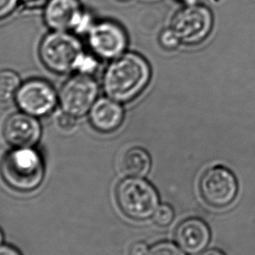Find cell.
<instances>
[{
  "label": "cell",
  "instance_id": "ac0fdd59",
  "mask_svg": "<svg viewBox=\"0 0 255 255\" xmlns=\"http://www.w3.org/2000/svg\"><path fill=\"white\" fill-rule=\"evenodd\" d=\"M175 213L171 206L163 204L162 206H158V208L154 214V220L157 226L159 227H168L173 221Z\"/></svg>",
  "mask_w": 255,
  "mask_h": 255
},
{
  "label": "cell",
  "instance_id": "d6986e66",
  "mask_svg": "<svg viewBox=\"0 0 255 255\" xmlns=\"http://www.w3.org/2000/svg\"><path fill=\"white\" fill-rule=\"evenodd\" d=\"M159 43L163 49L168 51L176 50L179 45L182 44L176 32L170 27L163 30V32L160 33Z\"/></svg>",
  "mask_w": 255,
  "mask_h": 255
},
{
  "label": "cell",
  "instance_id": "d4e9b609",
  "mask_svg": "<svg viewBox=\"0 0 255 255\" xmlns=\"http://www.w3.org/2000/svg\"><path fill=\"white\" fill-rule=\"evenodd\" d=\"M200 255H227L223 251H221L220 249H217V248H212L209 250H206V252H204Z\"/></svg>",
  "mask_w": 255,
  "mask_h": 255
},
{
  "label": "cell",
  "instance_id": "cb8c5ba5",
  "mask_svg": "<svg viewBox=\"0 0 255 255\" xmlns=\"http://www.w3.org/2000/svg\"><path fill=\"white\" fill-rule=\"evenodd\" d=\"M0 255H22L18 249L11 246H0Z\"/></svg>",
  "mask_w": 255,
  "mask_h": 255
},
{
  "label": "cell",
  "instance_id": "4fadbf2b",
  "mask_svg": "<svg viewBox=\"0 0 255 255\" xmlns=\"http://www.w3.org/2000/svg\"><path fill=\"white\" fill-rule=\"evenodd\" d=\"M122 103L109 96L96 100L89 111V120L97 131L110 133L120 128L124 120Z\"/></svg>",
  "mask_w": 255,
  "mask_h": 255
},
{
  "label": "cell",
  "instance_id": "8992f818",
  "mask_svg": "<svg viewBox=\"0 0 255 255\" xmlns=\"http://www.w3.org/2000/svg\"><path fill=\"white\" fill-rule=\"evenodd\" d=\"M199 191L203 201L213 209H225L235 201L239 183L234 172L227 167H212L200 177Z\"/></svg>",
  "mask_w": 255,
  "mask_h": 255
},
{
  "label": "cell",
  "instance_id": "603a6c76",
  "mask_svg": "<svg viewBox=\"0 0 255 255\" xmlns=\"http://www.w3.org/2000/svg\"><path fill=\"white\" fill-rule=\"evenodd\" d=\"M148 247L143 242H137L133 245L130 249V255H147L148 254Z\"/></svg>",
  "mask_w": 255,
  "mask_h": 255
},
{
  "label": "cell",
  "instance_id": "3957f363",
  "mask_svg": "<svg viewBox=\"0 0 255 255\" xmlns=\"http://www.w3.org/2000/svg\"><path fill=\"white\" fill-rule=\"evenodd\" d=\"M116 199L121 212L128 219L139 222L152 218L159 205L156 188L137 177H127L119 182Z\"/></svg>",
  "mask_w": 255,
  "mask_h": 255
},
{
  "label": "cell",
  "instance_id": "8fae6325",
  "mask_svg": "<svg viewBox=\"0 0 255 255\" xmlns=\"http://www.w3.org/2000/svg\"><path fill=\"white\" fill-rule=\"evenodd\" d=\"M84 12L79 0H48L44 20L53 31L74 30Z\"/></svg>",
  "mask_w": 255,
  "mask_h": 255
},
{
  "label": "cell",
  "instance_id": "83f0119b",
  "mask_svg": "<svg viewBox=\"0 0 255 255\" xmlns=\"http://www.w3.org/2000/svg\"><path fill=\"white\" fill-rule=\"evenodd\" d=\"M118 1H121V2H128V1H130V0H118Z\"/></svg>",
  "mask_w": 255,
  "mask_h": 255
},
{
  "label": "cell",
  "instance_id": "5b68a950",
  "mask_svg": "<svg viewBox=\"0 0 255 255\" xmlns=\"http://www.w3.org/2000/svg\"><path fill=\"white\" fill-rule=\"evenodd\" d=\"M213 15L204 4H185L174 15L170 28L176 32L181 43L195 46L203 42L213 30Z\"/></svg>",
  "mask_w": 255,
  "mask_h": 255
},
{
  "label": "cell",
  "instance_id": "52a82bcc",
  "mask_svg": "<svg viewBox=\"0 0 255 255\" xmlns=\"http://www.w3.org/2000/svg\"><path fill=\"white\" fill-rule=\"evenodd\" d=\"M98 94L99 86L92 75L78 74L65 82L60 89L59 103L63 112L79 118L89 113Z\"/></svg>",
  "mask_w": 255,
  "mask_h": 255
},
{
  "label": "cell",
  "instance_id": "ffe728a7",
  "mask_svg": "<svg viewBox=\"0 0 255 255\" xmlns=\"http://www.w3.org/2000/svg\"><path fill=\"white\" fill-rule=\"evenodd\" d=\"M94 25H95V22H94L92 15L84 11L74 31L80 34H86V33L88 34Z\"/></svg>",
  "mask_w": 255,
  "mask_h": 255
},
{
  "label": "cell",
  "instance_id": "9c48e42d",
  "mask_svg": "<svg viewBox=\"0 0 255 255\" xmlns=\"http://www.w3.org/2000/svg\"><path fill=\"white\" fill-rule=\"evenodd\" d=\"M93 52L103 60H112L124 54L128 46V36L124 27L112 20L95 23L88 33Z\"/></svg>",
  "mask_w": 255,
  "mask_h": 255
},
{
  "label": "cell",
  "instance_id": "5bb4252c",
  "mask_svg": "<svg viewBox=\"0 0 255 255\" xmlns=\"http://www.w3.org/2000/svg\"><path fill=\"white\" fill-rule=\"evenodd\" d=\"M151 167L149 153L141 147H132L124 153L122 159V169L129 177H144Z\"/></svg>",
  "mask_w": 255,
  "mask_h": 255
},
{
  "label": "cell",
  "instance_id": "4316f807",
  "mask_svg": "<svg viewBox=\"0 0 255 255\" xmlns=\"http://www.w3.org/2000/svg\"><path fill=\"white\" fill-rule=\"evenodd\" d=\"M3 240H4V234H3V232H2V230L0 229V245L2 244Z\"/></svg>",
  "mask_w": 255,
  "mask_h": 255
},
{
  "label": "cell",
  "instance_id": "2e32d148",
  "mask_svg": "<svg viewBox=\"0 0 255 255\" xmlns=\"http://www.w3.org/2000/svg\"><path fill=\"white\" fill-rule=\"evenodd\" d=\"M99 62L96 55L83 52L75 62L74 71H77L82 75H92L97 70Z\"/></svg>",
  "mask_w": 255,
  "mask_h": 255
},
{
  "label": "cell",
  "instance_id": "9a60e30c",
  "mask_svg": "<svg viewBox=\"0 0 255 255\" xmlns=\"http://www.w3.org/2000/svg\"><path fill=\"white\" fill-rule=\"evenodd\" d=\"M21 86L18 74L11 69H0V103H9L15 98Z\"/></svg>",
  "mask_w": 255,
  "mask_h": 255
},
{
  "label": "cell",
  "instance_id": "7402d4cb",
  "mask_svg": "<svg viewBox=\"0 0 255 255\" xmlns=\"http://www.w3.org/2000/svg\"><path fill=\"white\" fill-rule=\"evenodd\" d=\"M19 0H0V20L7 18L14 11Z\"/></svg>",
  "mask_w": 255,
  "mask_h": 255
},
{
  "label": "cell",
  "instance_id": "e0dca14e",
  "mask_svg": "<svg viewBox=\"0 0 255 255\" xmlns=\"http://www.w3.org/2000/svg\"><path fill=\"white\" fill-rule=\"evenodd\" d=\"M147 255H186V254L172 242L161 241L149 248Z\"/></svg>",
  "mask_w": 255,
  "mask_h": 255
},
{
  "label": "cell",
  "instance_id": "44dd1931",
  "mask_svg": "<svg viewBox=\"0 0 255 255\" xmlns=\"http://www.w3.org/2000/svg\"><path fill=\"white\" fill-rule=\"evenodd\" d=\"M76 121L77 118L72 116L70 114L66 113L63 112L60 114L58 117H57V124L58 126L66 131L68 130H72L76 126Z\"/></svg>",
  "mask_w": 255,
  "mask_h": 255
},
{
  "label": "cell",
  "instance_id": "6da1fadb",
  "mask_svg": "<svg viewBox=\"0 0 255 255\" xmlns=\"http://www.w3.org/2000/svg\"><path fill=\"white\" fill-rule=\"evenodd\" d=\"M151 79L148 60L139 53L128 52L111 61L103 75L107 96L118 103L131 102L147 88Z\"/></svg>",
  "mask_w": 255,
  "mask_h": 255
},
{
  "label": "cell",
  "instance_id": "484cf974",
  "mask_svg": "<svg viewBox=\"0 0 255 255\" xmlns=\"http://www.w3.org/2000/svg\"><path fill=\"white\" fill-rule=\"evenodd\" d=\"M178 1H180V2H183L185 4H193V3H195L196 0H178Z\"/></svg>",
  "mask_w": 255,
  "mask_h": 255
},
{
  "label": "cell",
  "instance_id": "30bf717a",
  "mask_svg": "<svg viewBox=\"0 0 255 255\" xmlns=\"http://www.w3.org/2000/svg\"><path fill=\"white\" fill-rule=\"evenodd\" d=\"M3 135L9 145L30 148L39 142L41 126L37 117L25 112L12 114L4 122Z\"/></svg>",
  "mask_w": 255,
  "mask_h": 255
},
{
  "label": "cell",
  "instance_id": "ba28073f",
  "mask_svg": "<svg viewBox=\"0 0 255 255\" xmlns=\"http://www.w3.org/2000/svg\"><path fill=\"white\" fill-rule=\"evenodd\" d=\"M15 100L21 111L38 118L52 113L59 103V96L49 82L32 79L21 84Z\"/></svg>",
  "mask_w": 255,
  "mask_h": 255
},
{
  "label": "cell",
  "instance_id": "7a4b0ae2",
  "mask_svg": "<svg viewBox=\"0 0 255 255\" xmlns=\"http://www.w3.org/2000/svg\"><path fill=\"white\" fill-rule=\"evenodd\" d=\"M0 174L4 183L15 191H34L44 178L45 166L42 156L32 147L15 148L2 158Z\"/></svg>",
  "mask_w": 255,
  "mask_h": 255
},
{
  "label": "cell",
  "instance_id": "277c9868",
  "mask_svg": "<svg viewBox=\"0 0 255 255\" xmlns=\"http://www.w3.org/2000/svg\"><path fill=\"white\" fill-rule=\"evenodd\" d=\"M83 52L80 39L68 31L50 32L39 46V57L43 64L56 74L74 71L75 62Z\"/></svg>",
  "mask_w": 255,
  "mask_h": 255
},
{
  "label": "cell",
  "instance_id": "7c38bea8",
  "mask_svg": "<svg viewBox=\"0 0 255 255\" xmlns=\"http://www.w3.org/2000/svg\"><path fill=\"white\" fill-rule=\"evenodd\" d=\"M208 225L199 218L181 221L175 230V240L185 253L196 255L206 249L211 241Z\"/></svg>",
  "mask_w": 255,
  "mask_h": 255
}]
</instances>
